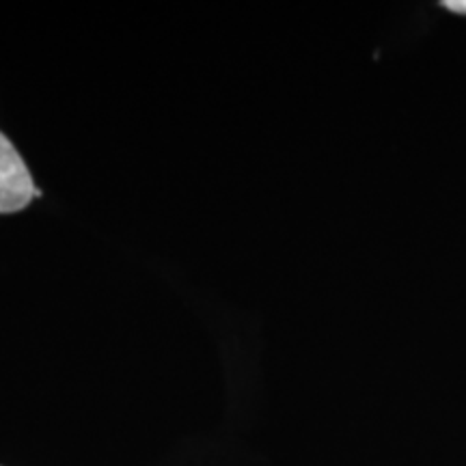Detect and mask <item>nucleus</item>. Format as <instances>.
<instances>
[{
    "label": "nucleus",
    "instance_id": "obj_1",
    "mask_svg": "<svg viewBox=\"0 0 466 466\" xmlns=\"http://www.w3.org/2000/svg\"><path fill=\"white\" fill-rule=\"evenodd\" d=\"M35 186L26 162L17 154L14 143L0 132V214L25 209L35 199Z\"/></svg>",
    "mask_w": 466,
    "mask_h": 466
},
{
    "label": "nucleus",
    "instance_id": "obj_2",
    "mask_svg": "<svg viewBox=\"0 0 466 466\" xmlns=\"http://www.w3.org/2000/svg\"><path fill=\"white\" fill-rule=\"evenodd\" d=\"M442 7L451 11V14L466 15V0H442Z\"/></svg>",
    "mask_w": 466,
    "mask_h": 466
}]
</instances>
